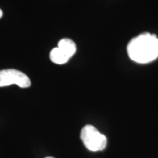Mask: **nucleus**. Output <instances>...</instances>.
<instances>
[{"instance_id":"nucleus-1","label":"nucleus","mask_w":158,"mask_h":158,"mask_svg":"<svg viewBox=\"0 0 158 158\" xmlns=\"http://www.w3.org/2000/svg\"><path fill=\"white\" fill-rule=\"evenodd\" d=\"M128 56L134 62L146 64L158 58V38L146 32L130 40L127 45Z\"/></svg>"},{"instance_id":"nucleus-2","label":"nucleus","mask_w":158,"mask_h":158,"mask_svg":"<svg viewBox=\"0 0 158 158\" xmlns=\"http://www.w3.org/2000/svg\"><path fill=\"white\" fill-rule=\"evenodd\" d=\"M80 137L85 147L89 151H102L107 147L106 136L90 124H87L82 128Z\"/></svg>"},{"instance_id":"nucleus-3","label":"nucleus","mask_w":158,"mask_h":158,"mask_svg":"<svg viewBox=\"0 0 158 158\" xmlns=\"http://www.w3.org/2000/svg\"><path fill=\"white\" fill-rule=\"evenodd\" d=\"M15 84L21 88L31 86L30 79L25 73L15 69L0 70V87Z\"/></svg>"},{"instance_id":"nucleus-4","label":"nucleus","mask_w":158,"mask_h":158,"mask_svg":"<svg viewBox=\"0 0 158 158\" xmlns=\"http://www.w3.org/2000/svg\"><path fill=\"white\" fill-rule=\"evenodd\" d=\"M61 52L67 58L70 59L76 52V45L73 41L70 39H62L58 43L57 47Z\"/></svg>"},{"instance_id":"nucleus-5","label":"nucleus","mask_w":158,"mask_h":158,"mask_svg":"<svg viewBox=\"0 0 158 158\" xmlns=\"http://www.w3.org/2000/svg\"><path fill=\"white\" fill-rule=\"evenodd\" d=\"M50 59L51 62L57 64H65L69 60V59L67 58L58 48H55L51 51Z\"/></svg>"},{"instance_id":"nucleus-6","label":"nucleus","mask_w":158,"mask_h":158,"mask_svg":"<svg viewBox=\"0 0 158 158\" xmlns=\"http://www.w3.org/2000/svg\"><path fill=\"white\" fill-rule=\"evenodd\" d=\"M2 15H3L2 11V10H1V9H0V19H1V18L2 17Z\"/></svg>"},{"instance_id":"nucleus-7","label":"nucleus","mask_w":158,"mask_h":158,"mask_svg":"<svg viewBox=\"0 0 158 158\" xmlns=\"http://www.w3.org/2000/svg\"><path fill=\"white\" fill-rule=\"evenodd\" d=\"M45 158H54V157H45Z\"/></svg>"}]
</instances>
